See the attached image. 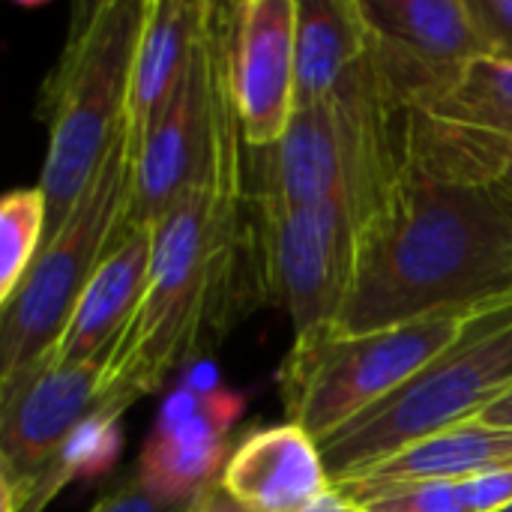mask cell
I'll return each instance as SVG.
<instances>
[{
	"instance_id": "obj_1",
	"label": "cell",
	"mask_w": 512,
	"mask_h": 512,
	"mask_svg": "<svg viewBox=\"0 0 512 512\" xmlns=\"http://www.w3.org/2000/svg\"><path fill=\"white\" fill-rule=\"evenodd\" d=\"M512 300V210L495 186L435 177L402 156L357 225L339 333L360 336Z\"/></svg>"
},
{
	"instance_id": "obj_2",
	"label": "cell",
	"mask_w": 512,
	"mask_h": 512,
	"mask_svg": "<svg viewBox=\"0 0 512 512\" xmlns=\"http://www.w3.org/2000/svg\"><path fill=\"white\" fill-rule=\"evenodd\" d=\"M219 240V189L210 168L153 225L147 288L102 378L105 414L123 417L135 399L159 390L168 372L192 354L204 330L228 315Z\"/></svg>"
},
{
	"instance_id": "obj_3",
	"label": "cell",
	"mask_w": 512,
	"mask_h": 512,
	"mask_svg": "<svg viewBox=\"0 0 512 512\" xmlns=\"http://www.w3.org/2000/svg\"><path fill=\"white\" fill-rule=\"evenodd\" d=\"M147 0L78 3L54 72L42 87L48 153L39 189L51 240L126 123L132 63Z\"/></svg>"
},
{
	"instance_id": "obj_4",
	"label": "cell",
	"mask_w": 512,
	"mask_h": 512,
	"mask_svg": "<svg viewBox=\"0 0 512 512\" xmlns=\"http://www.w3.org/2000/svg\"><path fill=\"white\" fill-rule=\"evenodd\" d=\"M512 390V300L474 315L459 339L387 399L318 441L333 486L366 474L405 447L477 420Z\"/></svg>"
},
{
	"instance_id": "obj_5",
	"label": "cell",
	"mask_w": 512,
	"mask_h": 512,
	"mask_svg": "<svg viewBox=\"0 0 512 512\" xmlns=\"http://www.w3.org/2000/svg\"><path fill=\"white\" fill-rule=\"evenodd\" d=\"M135 159L138 144L123 123L81 201L60 231L45 240L12 300L0 306V387L27 375L54 351L81 291L111 252L117 234L126 231Z\"/></svg>"
},
{
	"instance_id": "obj_6",
	"label": "cell",
	"mask_w": 512,
	"mask_h": 512,
	"mask_svg": "<svg viewBox=\"0 0 512 512\" xmlns=\"http://www.w3.org/2000/svg\"><path fill=\"white\" fill-rule=\"evenodd\" d=\"M471 318L438 315L360 336L324 327L294 339L279 369L288 423L324 441L453 345Z\"/></svg>"
},
{
	"instance_id": "obj_7",
	"label": "cell",
	"mask_w": 512,
	"mask_h": 512,
	"mask_svg": "<svg viewBox=\"0 0 512 512\" xmlns=\"http://www.w3.org/2000/svg\"><path fill=\"white\" fill-rule=\"evenodd\" d=\"M366 66L387 108L432 111L486 57L465 0H357Z\"/></svg>"
},
{
	"instance_id": "obj_8",
	"label": "cell",
	"mask_w": 512,
	"mask_h": 512,
	"mask_svg": "<svg viewBox=\"0 0 512 512\" xmlns=\"http://www.w3.org/2000/svg\"><path fill=\"white\" fill-rule=\"evenodd\" d=\"M111 351L81 366H57L48 354L27 375L0 387L3 512H21L69 438L102 411Z\"/></svg>"
},
{
	"instance_id": "obj_9",
	"label": "cell",
	"mask_w": 512,
	"mask_h": 512,
	"mask_svg": "<svg viewBox=\"0 0 512 512\" xmlns=\"http://www.w3.org/2000/svg\"><path fill=\"white\" fill-rule=\"evenodd\" d=\"M258 210L264 258L273 285L288 306L294 339L336 327L354 276V210L345 201L285 210L261 198Z\"/></svg>"
},
{
	"instance_id": "obj_10",
	"label": "cell",
	"mask_w": 512,
	"mask_h": 512,
	"mask_svg": "<svg viewBox=\"0 0 512 512\" xmlns=\"http://www.w3.org/2000/svg\"><path fill=\"white\" fill-rule=\"evenodd\" d=\"M222 75L249 150H273L294 114L297 0L219 3Z\"/></svg>"
},
{
	"instance_id": "obj_11",
	"label": "cell",
	"mask_w": 512,
	"mask_h": 512,
	"mask_svg": "<svg viewBox=\"0 0 512 512\" xmlns=\"http://www.w3.org/2000/svg\"><path fill=\"white\" fill-rule=\"evenodd\" d=\"M216 66L213 3L198 45L174 87L165 111L138 144L135 192L126 225H159L162 216L213 168Z\"/></svg>"
},
{
	"instance_id": "obj_12",
	"label": "cell",
	"mask_w": 512,
	"mask_h": 512,
	"mask_svg": "<svg viewBox=\"0 0 512 512\" xmlns=\"http://www.w3.org/2000/svg\"><path fill=\"white\" fill-rule=\"evenodd\" d=\"M243 414V396L231 390L195 393L180 387L162 408L150 438L141 447L135 480L174 501H195L222 480L228 465V438Z\"/></svg>"
},
{
	"instance_id": "obj_13",
	"label": "cell",
	"mask_w": 512,
	"mask_h": 512,
	"mask_svg": "<svg viewBox=\"0 0 512 512\" xmlns=\"http://www.w3.org/2000/svg\"><path fill=\"white\" fill-rule=\"evenodd\" d=\"M222 486L252 512H297L333 489L318 441L297 423L252 429L228 456Z\"/></svg>"
},
{
	"instance_id": "obj_14",
	"label": "cell",
	"mask_w": 512,
	"mask_h": 512,
	"mask_svg": "<svg viewBox=\"0 0 512 512\" xmlns=\"http://www.w3.org/2000/svg\"><path fill=\"white\" fill-rule=\"evenodd\" d=\"M153 261V228L126 225L111 252L81 291L75 312L60 333L51 360L57 366H81L111 351L135 318Z\"/></svg>"
},
{
	"instance_id": "obj_15",
	"label": "cell",
	"mask_w": 512,
	"mask_h": 512,
	"mask_svg": "<svg viewBox=\"0 0 512 512\" xmlns=\"http://www.w3.org/2000/svg\"><path fill=\"white\" fill-rule=\"evenodd\" d=\"M210 15V0H147L144 27L135 48L132 63V87L126 126L141 144V138L153 129L159 114L165 111L180 75L198 45L204 24Z\"/></svg>"
},
{
	"instance_id": "obj_16",
	"label": "cell",
	"mask_w": 512,
	"mask_h": 512,
	"mask_svg": "<svg viewBox=\"0 0 512 512\" xmlns=\"http://www.w3.org/2000/svg\"><path fill=\"white\" fill-rule=\"evenodd\" d=\"M366 57V21L357 0H297L294 108L336 99Z\"/></svg>"
},
{
	"instance_id": "obj_17",
	"label": "cell",
	"mask_w": 512,
	"mask_h": 512,
	"mask_svg": "<svg viewBox=\"0 0 512 512\" xmlns=\"http://www.w3.org/2000/svg\"><path fill=\"white\" fill-rule=\"evenodd\" d=\"M512 468V432L489 426L483 420H468L438 435H429L387 462L354 477L372 486L393 483H450L471 480L489 471ZM348 483V480H345Z\"/></svg>"
},
{
	"instance_id": "obj_18",
	"label": "cell",
	"mask_w": 512,
	"mask_h": 512,
	"mask_svg": "<svg viewBox=\"0 0 512 512\" xmlns=\"http://www.w3.org/2000/svg\"><path fill=\"white\" fill-rule=\"evenodd\" d=\"M336 489L360 512H498L512 504V468L450 483L372 486L348 480Z\"/></svg>"
},
{
	"instance_id": "obj_19",
	"label": "cell",
	"mask_w": 512,
	"mask_h": 512,
	"mask_svg": "<svg viewBox=\"0 0 512 512\" xmlns=\"http://www.w3.org/2000/svg\"><path fill=\"white\" fill-rule=\"evenodd\" d=\"M426 114L512 147V63L492 57L474 60L450 96Z\"/></svg>"
},
{
	"instance_id": "obj_20",
	"label": "cell",
	"mask_w": 512,
	"mask_h": 512,
	"mask_svg": "<svg viewBox=\"0 0 512 512\" xmlns=\"http://www.w3.org/2000/svg\"><path fill=\"white\" fill-rule=\"evenodd\" d=\"M48 234V204L39 186L12 189L0 204V306L12 300L39 258Z\"/></svg>"
},
{
	"instance_id": "obj_21",
	"label": "cell",
	"mask_w": 512,
	"mask_h": 512,
	"mask_svg": "<svg viewBox=\"0 0 512 512\" xmlns=\"http://www.w3.org/2000/svg\"><path fill=\"white\" fill-rule=\"evenodd\" d=\"M486 57L512 63V0H465Z\"/></svg>"
},
{
	"instance_id": "obj_22",
	"label": "cell",
	"mask_w": 512,
	"mask_h": 512,
	"mask_svg": "<svg viewBox=\"0 0 512 512\" xmlns=\"http://www.w3.org/2000/svg\"><path fill=\"white\" fill-rule=\"evenodd\" d=\"M192 507V501H174V498H162L156 492H150L141 480H129L123 486H117L111 495H105L93 510L87 512H186Z\"/></svg>"
},
{
	"instance_id": "obj_23",
	"label": "cell",
	"mask_w": 512,
	"mask_h": 512,
	"mask_svg": "<svg viewBox=\"0 0 512 512\" xmlns=\"http://www.w3.org/2000/svg\"><path fill=\"white\" fill-rule=\"evenodd\" d=\"M186 512H252L246 510L240 501H234L231 498V492L222 486V480L219 483H213L210 489H204L195 501H192V507Z\"/></svg>"
},
{
	"instance_id": "obj_24",
	"label": "cell",
	"mask_w": 512,
	"mask_h": 512,
	"mask_svg": "<svg viewBox=\"0 0 512 512\" xmlns=\"http://www.w3.org/2000/svg\"><path fill=\"white\" fill-rule=\"evenodd\" d=\"M477 420H483L489 426H498V429H510L512 432V390H507L495 405H489Z\"/></svg>"
},
{
	"instance_id": "obj_25",
	"label": "cell",
	"mask_w": 512,
	"mask_h": 512,
	"mask_svg": "<svg viewBox=\"0 0 512 512\" xmlns=\"http://www.w3.org/2000/svg\"><path fill=\"white\" fill-rule=\"evenodd\" d=\"M297 512H360L336 486L327 492V495H321L318 501H312L309 507H303V510H297Z\"/></svg>"
},
{
	"instance_id": "obj_26",
	"label": "cell",
	"mask_w": 512,
	"mask_h": 512,
	"mask_svg": "<svg viewBox=\"0 0 512 512\" xmlns=\"http://www.w3.org/2000/svg\"><path fill=\"white\" fill-rule=\"evenodd\" d=\"M495 192L501 195V201L512 210V153L510 159H507V165H504V171H501V177H498V183H495Z\"/></svg>"
},
{
	"instance_id": "obj_27",
	"label": "cell",
	"mask_w": 512,
	"mask_h": 512,
	"mask_svg": "<svg viewBox=\"0 0 512 512\" xmlns=\"http://www.w3.org/2000/svg\"><path fill=\"white\" fill-rule=\"evenodd\" d=\"M498 512H512V504H510V507H504V510H498Z\"/></svg>"
}]
</instances>
